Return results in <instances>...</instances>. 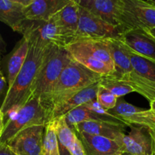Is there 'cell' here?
I'll return each mask as SVG.
<instances>
[{"label":"cell","mask_w":155,"mask_h":155,"mask_svg":"<svg viewBox=\"0 0 155 155\" xmlns=\"http://www.w3.org/2000/svg\"><path fill=\"white\" fill-rule=\"evenodd\" d=\"M45 125L34 126L23 130L8 142L17 155H42Z\"/></svg>","instance_id":"9c48e42d"},{"label":"cell","mask_w":155,"mask_h":155,"mask_svg":"<svg viewBox=\"0 0 155 155\" xmlns=\"http://www.w3.org/2000/svg\"><path fill=\"white\" fill-rule=\"evenodd\" d=\"M151 130V136H152L153 139H154V145H155V130Z\"/></svg>","instance_id":"8d00e7d4"},{"label":"cell","mask_w":155,"mask_h":155,"mask_svg":"<svg viewBox=\"0 0 155 155\" xmlns=\"http://www.w3.org/2000/svg\"><path fill=\"white\" fill-rule=\"evenodd\" d=\"M121 28L147 30L155 27V8L146 0H123Z\"/></svg>","instance_id":"5b68a950"},{"label":"cell","mask_w":155,"mask_h":155,"mask_svg":"<svg viewBox=\"0 0 155 155\" xmlns=\"http://www.w3.org/2000/svg\"><path fill=\"white\" fill-rule=\"evenodd\" d=\"M154 155H155V153H154Z\"/></svg>","instance_id":"60d3db41"},{"label":"cell","mask_w":155,"mask_h":155,"mask_svg":"<svg viewBox=\"0 0 155 155\" xmlns=\"http://www.w3.org/2000/svg\"><path fill=\"white\" fill-rule=\"evenodd\" d=\"M51 121L53 122L55 129L61 155H70L73 144L77 136V133L68 126L65 115Z\"/></svg>","instance_id":"603a6c76"},{"label":"cell","mask_w":155,"mask_h":155,"mask_svg":"<svg viewBox=\"0 0 155 155\" xmlns=\"http://www.w3.org/2000/svg\"><path fill=\"white\" fill-rule=\"evenodd\" d=\"M49 122V113L39 98H32L18 109L5 124L0 144H7L23 130Z\"/></svg>","instance_id":"277c9868"},{"label":"cell","mask_w":155,"mask_h":155,"mask_svg":"<svg viewBox=\"0 0 155 155\" xmlns=\"http://www.w3.org/2000/svg\"><path fill=\"white\" fill-rule=\"evenodd\" d=\"M99 83L100 82H98L85 88L83 90L73 95L61 104L54 107L49 114V122L55 118L68 114L74 109L85 105L92 100L96 99Z\"/></svg>","instance_id":"9a60e30c"},{"label":"cell","mask_w":155,"mask_h":155,"mask_svg":"<svg viewBox=\"0 0 155 155\" xmlns=\"http://www.w3.org/2000/svg\"><path fill=\"white\" fill-rule=\"evenodd\" d=\"M0 155H17L8 144H0Z\"/></svg>","instance_id":"1f68e13d"},{"label":"cell","mask_w":155,"mask_h":155,"mask_svg":"<svg viewBox=\"0 0 155 155\" xmlns=\"http://www.w3.org/2000/svg\"><path fill=\"white\" fill-rule=\"evenodd\" d=\"M127 126L141 125L151 130H155V112L149 110H144L133 116L124 119Z\"/></svg>","instance_id":"f1b7e54d"},{"label":"cell","mask_w":155,"mask_h":155,"mask_svg":"<svg viewBox=\"0 0 155 155\" xmlns=\"http://www.w3.org/2000/svg\"><path fill=\"white\" fill-rule=\"evenodd\" d=\"M70 0H33L24 10V15L29 21H48L64 7Z\"/></svg>","instance_id":"ac0fdd59"},{"label":"cell","mask_w":155,"mask_h":155,"mask_svg":"<svg viewBox=\"0 0 155 155\" xmlns=\"http://www.w3.org/2000/svg\"><path fill=\"white\" fill-rule=\"evenodd\" d=\"M119 80H122L127 83V84L130 85L135 89L136 92L145 97L146 99L149 101V102L155 100L154 80H148V79L139 77L133 72L125 78Z\"/></svg>","instance_id":"d4e9b609"},{"label":"cell","mask_w":155,"mask_h":155,"mask_svg":"<svg viewBox=\"0 0 155 155\" xmlns=\"http://www.w3.org/2000/svg\"><path fill=\"white\" fill-rule=\"evenodd\" d=\"M127 48L133 73L139 77L155 81V62L136 54L129 47Z\"/></svg>","instance_id":"cb8c5ba5"},{"label":"cell","mask_w":155,"mask_h":155,"mask_svg":"<svg viewBox=\"0 0 155 155\" xmlns=\"http://www.w3.org/2000/svg\"><path fill=\"white\" fill-rule=\"evenodd\" d=\"M108 43L114 66V73L112 77L117 80L125 78L133 72L128 48L120 39H108Z\"/></svg>","instance_id":"d6986e66"},{"label":"cell","mask_w":155,"mask_h":155,"mask_svg":"<svg viewBox=\"0 0 155 155\" xmlns=\"http://www.w3.org/2000/svg\"><path fill=\"white\" fill-rule=\"evenodd\" d=\"M66 116V120L68 126L73 129L74 126L85 122H107L117 124H125L111 115L110 114H101L89 110L84 105L74 109L69 112Z\"/></svg>","instance_id":"44dd1931"},{"label":"cell","mask_w":155,"mask_h":155,"mask_svg":"<svg viewBox=\"0 0 155 155\" xmlns=\"http://www.w3.org/2000/svg\"><path fill=\"white\" fill-rule=\"evenodd\" d=\"M126 124H117L107 122H85L74 126L73 130L77 133L101 136L117 142L121 146L126 136Z\"/></svg>","instance_id":"4fadbf2b"},{"label":"cell","mask_w":155,"mask_h":155,"mask_svg":"<svg viewBox=\"0 0 155 155\" xmlns=\"http://www.w3.org/2000/svg\"><path fill=\"white\" fill-rule=\"evenodd\" d=\"M104 77L71 59L61 74L48 104V113L77 92L98 83Z\"/></svg>","instance_id":"3957f363"},{"label":"cell","mask_w":155,"mask_h":155,"mask_svg":"<svg viewBox=\"0 0 155 155\" xmlns=\"http://www.w3.org/2000/svg\"><path fill=\"white\" fill-rule=\"evenodd\" d=\"M8 92V85L7 80L2 71H0V111L4 104L5 98Z\"/></svg>","instance_id":"4dcf8cb0"},{"label":"cell","mask_w":155,"mask_h":155,"mask_svg":"<svg viewBox=\"0 0 155 155\" xmlns=\"http://www.w3.org/2000/svg\"><path fill=\"white\" fill-rule=\"evenodd\" d=\"M130 131L121 144L123 154L133 155H154L155 145L151 130L141 125H130Z\"/></svg>","instance_id":"ba28073f"},{"label":"cell","mask_w":155,"mask_h":155,"mask_svg":"<svg viewBox=\"0 0 155 155\" xmlns=\"http://www.w3.org/2000/svg\"><path fill=\"white\" fill-rule=\"evenodd\" d=\"M71 59L65 47L51 46L47 50L31 89V98H39L47 110L53 89Z\"/></svg>","instance_id":"7a4b0ae2"},{"label":"cell","mask_w":155,"mask_h":155,"mask_svg":"<svg viewBox=\"0 0 155 155\" xmlns=\"http://www.w3.org/2000/svg\"><path fill=\"white\" fill-rule=\"evenodd\" d=\"M79 12L80 5L77 0H70L64 7L51 18L57 26L61 36L66 43V46L74 40L77 35L80 21Z\"/></svg>","instance_id":"30bf717a"},{"label":"cell","mask_w":155,"mask_h":155,"mask_svg":"<svg viewBox=\"0 0 155 155\" xmlns=\"http://www.w3.org/2000/svg\"><path fill=\"white\" fill-rule=\"evenodd\" d=\"M49 48L43 49L30 45L27 59L13 85L8 89L1 110L5 119L8 117L9 119L13 114L31 99L32 86Z\"/></svg>","instance_id":"6da1fadb"},{"label":"cell","mask_w":155,"mask_h":155,"mask_svg":"<svg viewBox=\"0 0 155 155\" xmlns=\"http://www.w3.org/2000/svg\"><path fill=\"white\" fill-rule=\"evenodd\" d=\"M76 132V131H75ZM86 155H121V148L117 142L101 136L77 133Z\"/></svg>","instance_id":"e0dca14e"},{"label":"cell","mask_w":155,"mask_h":155,"mask_svg":"<svg viewBox=\"0 0 155 155\" xmlns=\"http://www.w3.org/2000/svg\"><path fill=\"white\" fill-rule=\"evenodd\" d=\"M79 16L78 30L74 40L120 39L124 33L120 27L105 22L80 5Z\"/></svg>","instance_id":"52a82bcc"},{"label":"cell","mask_w":155,"mask_h":155,"mask_svg":"<svg viewBox=\"0 0 155 155\" xmlns=\"http://www.w3.org/2000/svg\"><path fill=\"white\" fill-rule=\"evenodd\" d=\"M5 117L4 114L2 111H0V137H1L2 134L3 130H4L5 127Z\"/></svg>","instance_id":"d6a6232c"},{"label":"cell","mask_w":155,"mask_h":155,"mask_svg":"<svg viewBox=\"0 0 155 155\" xmlns=\"http://www.w3.org/2000/svg\"><path fill=\"white\" fill-rule=\"evenodd\" d=\"M144 110L145 109L136 107V106L130 104V103L127 102L124 99L120 98V99L117 100V103L116 106L112 110H108L107 112L116 118L119 119L122 122H124V119H125V118L133 116L136 114L139 113V112L142 111Z\"/></svg>","instance_id":"83f0119b"},{"label":"cell","mask_w":155,"mask_h":155,"mask_svg":"<svg viewBox=\"0 0 155 155\" xmlns=\"http://www.w3.org/2000/svg\"><path fill=\"white\" fill-rule=\"evenodd\" d=\"M6 51V43L2 35L0 34V52L4 53Z\"/></svg>","instance_id":"836d02e7"},{"label":"cell","mask_w":155,"mask_h":155,"mask_svg":"<svg viewBox=\"0 0 155 155\" xmlns=\"http://www.w3.org/2000/svg\"><path fill=\"white\" fill-rule=\"evenodd\" d=\"M146 1L148 2V3H149L150 5H151L155 8V0H146Z\"/></svg>","instance_id":"74e56055"},{"label":"cell","mask_w":155,"mask_h":155,"mask_svg":"<svg viewBox=\"0 0 155 155\" xmlns=\"http://www.w3.org/2000/svg\"><path fill=\"white\" fill-rule=\"evenodd\" d=\"M25 7L19 0H0V21L21 33L23 24L26 21L24 15Z\"/></svg>","instance_id":"ffe728a7"},{"label":"cell","mask_w":155,"mask_h":155,"mask_svg":"<svg viewBox=\"0 0 155 155\" xmlns=\"http://www.w3.org/2000/svg\"><path fill=\"white\" fill-rule=\"evenodd\" d=\"M100 86L115 95L117 98H121L131 92H136L130 85L113 77H103L100 81Z\"/></svg>","instance_id":"4316f807"},{"label":"cell","mask_w":155,"mask_h":155,"mask_svg":"<svg viewBox=\"0 0 155 155\" xmlns=\"http://www.w3.org/2000/svg\"><path fill=\"white\" fill-rule=\"evenodd\" d=\"M2 52H0V71H2Z\"/></svg>","instance_id":"f35d334b"},{"label":"cell","mask_w":155,"mask_h":155,"mask_svg":"<svg viewBox=\"0 0 155 155\" xmlns=\"http://www.w3.org/2000/svg\"><path fill=\"white\" fill-rule=\"evenodd\" d=\"M81 7L105 22L121 28L123 0H77Z\"/></svg>","instance_id":"8fae6325"},{"label":"cell","mask_w":155,"mask_h":155,"mask_svg":"<svg viewBox=\"0 0 155 155\" xmlns=\"http://www.w3.org/2000/svg\"><path fill=\"white\" fill-rule=\"evenodd\" d=\"M145 31L148 34H149L151 37H153L155 39V27H154V28L149 29V30H145Z\"/></svg>","instance_id":"e575fe53"},{"label":"cell","mask_w":155,"mask_h":155,"mask_svg":"<svg viewBox=\"0 0 155 155\" xmlns=\"http://www.w3.org/2000/svg\"><path fill=\"white\" fill-rule=\"evenodd\" d=\"M121 155H133V154H122Z\"/></svg>","instance_id":"ab89813d"},{"label":"cell","mask_w":155,"mask_h":155,"mask_svg":"<svg viewBox=\"0 0 155 155\" xmlns=\"http://www.w3.org/2000/svg\"><path fill=\"white\" fill-rule=\"evenodd\" d=\"M80 46L92 53L97 59L105 64L114 73V66L109 48L108 39H77ZM74 42V41H73Z\"/></svg>","instance_id":"7402d4cb"},{"label":"cell","mask_w":155,"mask_h":155,"mask_svg":"<svg viewBox=\"0 0 155 155\" xmlns=\"http://www.w3.org/2000/svg\"><path fill=\"white\" fill-rule=\"evenodd\" d=\"M42 152V155H61L57 135L52 121L45 125Z\"/></svg>","instance_id":"484cf974"},{"label":"cell","mask_w":155,"mask_h":155,"mask_svg":"<svg viewBox=\"0 0 155 155\" xmlns=\"http://www.w3.org/2000/svg\"><path fill=\"white\" fill-rule=\"evenodd\" d=\"M150 110L155 112V100L150 101Z\"/></svg>","instance_id":"d590c367"},{"label":"cell","mask_w":155,"mask_h":155,"mask_svg":"<svg viewBox=\"0 0 155 155\" xmlns=\"http://www.w3.org/2000/svg\"><path fill=\"white\" fill-rule=\"evenodd\" d=\"M29 48V42L23 36L17 42L12 51L2 59V71L7 80L8 89L13 85L27 59Z\"/></svg>","instance_id":"7c38bea8"},{"label":"cell","mask_w":155,"mask_h":155,"mask_svg":"<svg viewBox=\"0 0 155 155\" xmlns=\"http://www.w3.org/2000/svg\"><path fill=\"white\" fill-rule=\"evenodd\" d=\"M21 34L30 45L43 49L51 46H66L52 18L48 21L26 20Z\"/></svg>","instance_id":"8992f818"},{"label":"cell","mask_w":155,"mask_h":155,"mask_svg":"<svg viewBox=\"0 0 155 155\" xmlns=\"http://www.w3.org/2000/svg\"><path fill=\"white\" fill-rule=\"evenodd\" d=\"M65 48L68 50L71 57L74 60L81 64L88 69L104 77H112L114 76V71L110 68L97 59L92 53L80 46L75 41L68 44Z\"/></svg>","instance_id":"2e32d148"},{"label":"cell","mask_w":155,"mask_h":155,"mask_svg":"<svg viewBox=\"0 0 155 155\" xmlns=\"http://www.w3.org/2000/svg\"><path fill=\"white\" fill-rule=\"evenodd\" d=\"M96 100L107 111H108V110H112L116 106L118 98L110 92L106 90L102 86H100L99 83Z\"/></svg>","instance_id":"f546056e"},{"label":"cell","mask_w":155,"mask_h":155,"mask_svg":"<svg viewBox=\"0 0 155 155\" xmlns=\"http://www.w3.org/2000/svg\"><path fill=\"white\" fill-rule=\"evenodd\" d=\"M120 39L136 54L155 62V39L145 30H128Z\"/></svg>","instance_id":"5bb4252c"}]
</instances>
